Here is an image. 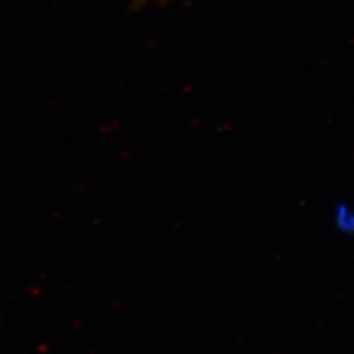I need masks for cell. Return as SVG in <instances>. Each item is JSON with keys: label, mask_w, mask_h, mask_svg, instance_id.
Here are the masks:
<instances>
[{"label": "cell", "mask_w": 354, "mask_h": 354, "mask_svg": "<svg viewBox=\"0 0 354 354\" xmlns=\"http://www.w3.org/2000/svg\"><path fill=\"white\" fill-rule=\"evenodd\" d=\"M333 223L339 233L353 236L354 234V207L346 202H339L333 209Z\"/></svg>", "instance_id": "6da1fadb"}]
</instances>
